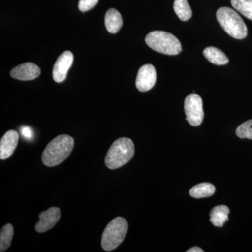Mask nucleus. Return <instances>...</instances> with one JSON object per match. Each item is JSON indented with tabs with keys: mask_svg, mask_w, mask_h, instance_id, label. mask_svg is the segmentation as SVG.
<instances>
[{
	"mask_svg": "<svg viewBox=\"0 0 252 252\" xmlns=\"http://www.w3.org/2000/svg\"><path fill=\"white\" fill-rule=\"evenodd\" d=\"M74 146V140L71 136H58L44 149L41 157L43 163L47 167L57 166L70 155Z\"/></svg>",
	"mask_w": 252,
	"mask_h": 252,
	"instance_id": "obj_1",
	"label": "nucleus"
},
{
	"mask_svg": "<svg viewBox=\"0 0 252 252\" xmlns=\"http://www.w3.org/2000/svg\"><path fill=\"white\" fill-rule=\"evenodd\" d=\"M135 154L133 142L127 137L116 140L107 152L105 165L111 170H115L128 162Z\"/></svg>",
	"mask_w": 252,
	"mask_h": 252,
	"instance_id": "obj_2",
	"label": "nucleus"
},
{
	"mask_svg": "<svg viewBox=\"0 0 252 252\" xmlns=\"http://www.w3.org/2000/svg\"><path fill=\"white\" fill-rule=\"evenodd\" d=\"M217 19L220 26L232 37L245 39L248 35V28L238 13L229 7H220L217 11Z\"/></svg>",
	"mask_w": 252,
	"mask_h": 252,
	"instance_id": "obj_3",
	"label": "nucleus"
},
{
	"mask_svg": "<svg viewBox=\"0 0 252 252\" xmlns=\"http://www.w3.org/2000/svg\"><path fill=\"white\" fill-rule=\"evenodd\" d=\"M146 44L157 52L175 56L182 51L179 39L170 33L164 31H153L145 38Z\"/></svg>",
	"mask_w": 252,
	"mask_h": 252,
	"instance_id": "obj_4",
	"label": "nucleus"
},
{
	"mask_svg": "<svg viewBox=\"0 0 252 252\" xmlns=\"http://www.w3.org/2000/svg\"><path fill=\"white\" fill-rule=\"evenodd\" d=\"M128 229L127 220L123 217H117L111 220L102 233V248L107 252L117 248L124 241Z\"/></svg>",
	"mask_w": 252,
	"mask_h": 252,
	"instance_id": "obj_5",
	"label": "nucleus"
},
{
	"mask_svg": "<svg viewBox=\"0 0 252 252\" xmlns=\"http://www.w3.org/2000/svg\"><path fill=\"white\" fill-rule=\"evenodd\" d=\"M185 111L187 121L192 126H198L203 122L204 112L203 100L198 94H193L186 97Z\"/></svg>",
	"mask_w": 252,
	"mask_h": 252,
	"instance_id": "obj_6",
	"label": "nucleus"
},
{
	"mask_svg": "<svg viewBox=\"0 0 252 252\" xmlns=\"http://www.w3.org/2000/svg\"><path fill=\"white\" fill-rule=\"evenodd\" d=\"M157 81V71L152 64H144L139 69L136 79V87L140 92L151 90Z\"/></svg>",
	"mask_w": 252,
	"mask_h": 252,
	"instance_id": "obj_7",
	"label": "nucleus"
},
{
	"mask_svg": "<svg viewBox=\"0 0 252 252\" xmlns=\"http://www.w3.org/2000/svg\"><path fill=\"white\" fill-rule=\"evenodd\" d=\"M74 56L69 51H64L58 58L53 68V78L56 82L61 83L65 80L68 70L72 66Z\"/></svg>",
	"mask_w": 252,
	"mask_h": 252,
	"instance_id": "obj_8",
	"label": "nucleus"
},
{
	"mask_svg": "<svg viewBox=\"0 0 252 252\" xmlns=\"http://www.w3.org/2000/svg\"><path fill=\"white\" fill-rule=\"evenodd\" d=\"M61 210L55 207L41 212L39 215V220L35 225L36 232L39 233H45L54 228L61 219Z\"/></svg>",
	"mask_w": 252,
	"mask_h": 252,
	"instance_id": "obj_9",
	"label": "nucleus"
},
{
	"mask_svg": "<svg viewBox=\"0 0 252 252\" xmlns=\"http://www.w3.org/2000/svg\"><path fill=\"white\" fill-rule=\"evenodd\" d=\"M11 77L21 81H31L40 75L41 69L33 63H23L11 71Z\"/></svg>",
	"mask_w": 252,
	"mask_h": 252,
	"instance_id": "obj_10",
	"label": "nucleus"
},
{
	"mask_svg": "<svg viewBox=\"0 0 252 252\" xmlns=\"http://www.w3.org/2000/svg\"><path fill=\"white\" fill-rule=\"evenodd\" d=\"M19 135L16 130H9L0 141V158L5 160L11 157L17 147Z\"/></svg>",
	"mask_w": 252,
	"mask_h": 252,
	"instance_id": "obj_11",
	"label": "nucleus"
},
{
	"mask_svg": "<svg viewBox=\"0 0 252 252\" xmlns=\"http://www.w3.org/2000/svg\"><path fill=\"white\" fill-rule=\"evenodd\" d=\"M105 26L107 31L115 34L120 31L123 26L122 16L115 9H110L107 11L104 18Z\"/></svg>",
	"mask_w": 252,
	"mask_h": 252,
	"instance_id": "obj_12",
	"label": "nucleus"
},
{
	"mask_svg": "<svg viewBox=\"0 0 252 252\" xmlns=\"http://www.w3.org/2000/svg\"><path fill=\"white\" fill-rule=\"evenodd\" d=\"M230 210L225 205H219L212 209L210 211V221L216 227H222L228 220Z\"/></svg>",
	"mask_w": 252,
	"mask_h": 252,
	"instance_id": "obj_13",
	"label": "nucleus"
},
{
	"mask_svg": "<svg viewBox=\"0 0 252 252\" xmlns=\"http://www.w3.org/2000/svg\"><path fill=\"white\" fill-rule=\"evenodd\" d=\"M203 55L210 63L217 65H223L226 64L229 60L226 55L214 46H209L203 51Z\"/></svg>",
	"mask_w": 252,
	"mask_h": 252,
	"instance_id": "obj_14",
	"label": "nucleus"
},
{
	"mask_svg": "<svg viewBox=\"0 0 252 252\" xmlns=\"http://www.w3.org/2000/svg\"><path fill=\"white\" fill-rule=\"evenodd\" d=\"M215 192V187L210 183L199 184L194 186L189 191L190 196L195 198H207L211 196Z\"/></svg>",
	"mask_w": 252,
	"mask_h": 252,
	"instance_id": "obj_15",
	"label": "nucleus"
},
{
	"mask_svg": "<svg viewBox=\"0 0 252 252\" xmlns=\"http://www.w3.org/2000/svg\"><path fill=\"white\" fill-rule=\"evenodd\" d=\"M173 7L181 21H187L191 18L192 10L187 0H175Z\"/></svg>",
	"mask_w": 252,
	"mask_h": 252,
	"instance_id": "obj_16",
	"label": "nucleus"
},
{
	"mask_svg": "<svg viewBox=\"0 0 252 252\" xmlns=\"http://www.w3.org/2000/svg\"><path fill=\"white\" fill-rule=\"evenodd\" d=\"M14 227L11 223L5 225L0 233V252L6 251L11 245L14 236Z\"/></svg>",
	"mask_w": 252,
	"mask_h": 252,
	"instance_id": "obj_17",
	"label": "nucleus"
},
{
	"mask_svg": "<svg viewBox=\"0 0 252 252\" xmlns=\"http://www.w3.org/2000/svg\"><path fill=\"white\" fill-rule=\"evenodd\" d=\"M231 4L240 14L252 21V0H231Z\"/></svg>",
	"mask_w": 252,
	"mask_h": 252,
	"instance_id": "obj_18",
	"label": "nucleus"
},
{
	"mask_svg": "<svg viewBox=\"0 0 252 252\" xmlns=\"http://www.w3.org/2000/svg\"><path fill=\"white\" fill-rule=\"evenodd\" d=\"M235 133L240 138L252 140V120L247 121L239 126Z\"/></svg>",
	"mask_w": 252,
	"mask_h": 252,
	"instance_id": "obj_19",
	"label": "nucleus"
},
{
	"mask_svg": "<svg viewBox=\"0 0 252 252\" xmlns=\"http://www.w3.org/2000/svg\"><path fill=\"white\" fill-rule=\"evenodd\" d=\"M99 0H80L79 2V9L82 12L89 11L98 3Z\"/></svg>",
	"mask_w": 252,
	"mask_h": 252,
	"instance_id": "obj_20",
	"label": "nucleus"
},
{
	"mask_svg": "<svg viewBox=\"0 0 252 252\" xmlns=\"http://www.w3.org/2000/svg\"><path fill=\"white\" fill-rule=\"evenodd\" d=\"M21 132L23 137L28 140H31L33 138V130L29 126H23L21 127Z\"/></svg>",
	"mask_w": 252,
	"mask_h": 252,
	"instance_id": "obj_21",
	"label": "nucleus"
},
{
	"mask_svg": "<svg viewBox=\"0 0 252 252\" xmlns=\"http://www.w3.org/2000/svg\"><path fill=\"white\" fill-rule=\"evenodd\" d=\"M187 252H203V250H202L201 248H198V247H194V248H192L189 249V250H187Z\"/></svg>",
	"mask_w": 252,
	"mask_h": 252,
	"instance_id": "obj_22",
	"label": "nucleus"
}]
</instances>
